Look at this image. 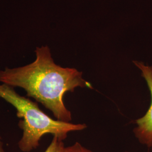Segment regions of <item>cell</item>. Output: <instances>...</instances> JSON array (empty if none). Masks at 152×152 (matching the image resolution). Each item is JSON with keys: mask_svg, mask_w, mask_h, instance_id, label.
I'll return each mask as SVG.
<instances>
[{"mask_svg": "<svg viewBox=\"0 0 152 152\" xmlns=\"http://www.w3.org/2000/svg\"><path fill=\"white\" fill-rule=\"evenodd\" d=\"M35 54L36 59L29 64L0 71V82L23 88L28 96L51 110L57 120L69 122L72 114L64 103V94L77 87L92 88L91 84L82 77L81 72L57 65L48 46L37 47Z\"/></svg>", "mask_w": 152, "mask_h": 152, "instance_id": "cell-1", "label": "cell"}, {"mask_svg": "<svg viewBox=\"0 0 152 152\" xmlns=\"http://www.w3.org/2000/svg\"><path fill=\"white\" fill-rule=\"evenodd\" d=\"M0 98L11 104L16 110V115L22 118L19 123L23 130L22 138L18 147L23 152H30L36 149L44 135L50 134L63 141L68 134L85 129V124H74L55 120L45 114L38 104L22 96L13 87L6 84L0 85Z\"/></svg>", "mask_w": 152, "mask_h": 152, "instance_id": "cell-2", "label": "cell"}, {"mask_svg": "<svg viewBox=\"0 0 152 152\" xmlns=\"http://www.w3.org/2000/svg\"><path fill=\"white\" fill-rule=\"evenodd\" d=\"M141 71V76L147 82L151 95L152 102L145 114L136 120V127L134 129L135 136L141 144L152 148V66L145 65L142 62L133 61Z\"/></svg>", "mask_w": 152, "mask_h": 152, "instance_id": "cell-3", "label": "cell"}, {"mask_svg": "<svg viewBox=\"0 0 152 152\" xmlns=\"http://www.w3.org/2000/svg\"><path fill=\"white\" fill-rule=\"evenodd\" d=\"M65 148L63 141L54 136L52 141L44 152H63Z\"/></svg>", "mask_w": 152, "mask_h": 152, "instance_id": "cell-4", "label": "cell"}, {"mask_svg": "<svg viewBox=\"0 0 152 152\" xmlns=\"http://www.w3.org/2000/svg\"><path fill=\"white\" fill-rule=\"evenodd\" d=\"M63 152H93L91 150L83 147L78 142H75L73 145L65 147Z\"/></svg>", "mask_w": 152, "mask_h": 152, "instance_id": "cell-5", "label": "cell"}, {"mask_svg": "<svg viewBox=\"0 0 152 152\" xmlns=\"http://www.w3.org/2000/svg\"><path fill=\"white\" fill-rule=\"evenodd\" d=\"M0 152H5L4 148H3V143L1 141V136H0Z\"/></svg>", "mask_w": 152, "mask_h": 152, "instance_id": "cell-6", "label": "cell"}, {"mask_svg": "<svg viewBox=\"0 0 152 152\" xmlns=\"http://www.w3.org/2000/svg\"><path fill=\"white\" fill-rule=\"evenodd\" d=\"M127 152V151H126V152Z\"/></svg>", "mask_w": 152, "mask_h": 152, "instance_id": "cell-7", "label": "cell"}, {"mask_svg": "<svg viewBox=\"0 0 152 152\" xmlns=\"http://www.w3.org/2000/svg\"></svg>", "mask_w": 152, "mask_h": 152, "instance_id": "cell-8", "label": "cell"}]
</instances>
